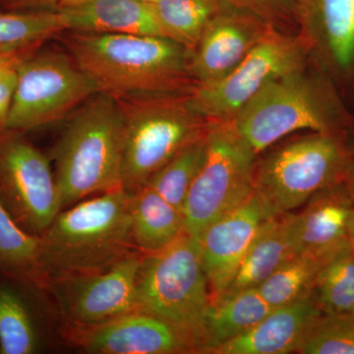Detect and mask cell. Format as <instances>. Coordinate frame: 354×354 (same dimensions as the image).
<instances>
[{
    "instance_id": "7c38bea8",
    "label": "cell",
    "mask_w": 354,
    "mask_h": 354,
    "mask_svg": "<svg viewBox=\"0 0 354 354\" xmlns=\"http://www.w3.org/2000/svg\"><path fill=\"white\" fill-rule=\"evenodd\" d=\"M143 254L135 251L106 271L50 279L64 316L76 326L106 322L137 311L136 281Z\"/></svg>"
},
{
    "instance_id": "d6986e66",
    "label": "cell",
    "mask_w": 354,
    "mask_h": 354,
    "mask_svg": "<svg viewBox=\"0 0 354 354\" xmlns=\"http://www.w3.org/2000/svg\"><path fill=\"white\" fill-rule=\"evenodd\" d=\"M64 32L164 37L153 2L85 0L57 9Z\"/></svg>"
},
{
    "instance_id": "f1b7e54d",
    "label": "cell",
    "mask_w": 354,
    "mask_h": 354,
    "mask_svg": "<svg viewBox=\"0 0 354 354\" xmlns=\"http://www.w3.org/2000/svg\"><path fill=\"white\" fill-rule=\"evenodd\" d=\"M41 237L26 232L0 201V272L39 281Z\"/></svg>"
},
{
    "instance_id": "30bf717a",
    "label": "cell",
    "mask_w": 354,
    "mask_h": 354,
    "mask_svg": "<svg viewBox=\"0 0 354 354\" xmlns=\"http://www.w3.org/2000/svg\"><path fill=\"white\" fill-rule=\"evenodd\" d=\"M310 62L299 32L272 29L225 78L197 85L188 95L191 106L209 122H230L266 85Z\"/></svg>"
},
{
    "instance_id": "ac0fdd59",
    "label": "cell",
    "mask_w": 354,
    "mask_h": 354,
    "mask_svg": "<svg viewBox=\"0 0 354 354\" xmlns=\"http://www.w3.org/2000/svg\"><path fill=\"white\" fill-rule=\"evenodd\" d=\"M322 315L309 298L272 309L255 327L230 339L212 354L299 353L317 319Z\"/></svg>"
},
{
    "instance_id": "5b68a950",
    "label": "cell",
    "mask_w": 354,
    "mask_h": 354,
    "mask_svg": "<svg viewBox=\"0 0 354 354\" xmlns=\"http://www.w3.org/2000/svg\"><path fill=\"white\" fill-rule=\"evenodd\" d=\"M188 95L115 97L124 118L121 187L135 192L185 147L206 136L212 122Z\"/></svg>"
},
{
    "instance_id": "44dd1931",
    "label": "cell",
    "mask_w": 354,
    "mask_h": 354,
    "mask_svg": "<svg viewBox=\"0 0 354 354\" xmlns=\"http://www.w3.org/2000/svg\"><path fill=\"white\" fill-rule=\"evenodd\" d=\"M130 215L133 243L143 255L164 250L184 232L181 212L147 185L132 193Z\"/></svg>"
},
{
    "instance_id": "f546056e",
    "label": "cell",
    "mask_w": 354,
    "mask_h": 354,
    "mask_svg": "<svg viewBox=\"0 0 354 354\" xmlns=\"http://www.w3.org/2000/svg\"><path fill=\"white\" fill-rule=\"evenodd\" d=\"M304 354H354V313L322 314L302 344Z\"/></svg>"
},
{
    "instance_id": "ffe728a7",
    "label": "cell",
    "mask_w": 354,
    "mask_h": 354,
    "mask_svg": "<svg viewBox=\"0 0 354 354\" xmlns=\"http://www.w3.org/2000/svg\"><path fill=\"white\" fill-rule=\"evenodd\" d=\"M292 220L293 214L288 212L272 216L262 223L232 285L220 299L259 288L283 263L297 255L293 244Z\"/></svg>"
},
{
    "instance_id": "8d00e7d4",
    "label": "cell",
    "mask_w": 354,
    "mask_h": 354,
    "mask_svg": "<svg viewBox=\"0 0 354 354\" xmlns=\"http://www.w3.org/2000/svg\"><path fill=\"white\" fill-rule=\"evenodd\" d=\"M81 1H85V0H60V6H70V4L78 3ZM145 1L155 2L156 0H145Z\"/></svg>"
},
{
    "instance_id": "5bb4252c",
    "label": "cell",
    "mask_w": 354,
    "mask_h": 354,
    "mask_svg": "<svg viewBox=\"0 0 354 354\" xmlns=\"http://www.w3.org/2000/svg\"><path fill=\"white\" fill-rule=\"evenodd\" d=\"M272 29L259 16L225 0L192 50L191 72L197 85L225 78Z\"/></svg>"
},
{
    "instance_id": "277c9868",
    "label": "cell",
    "mask_w": 354,
    "mask_h": 354,
    "mask_svg": "<svg viewBox=\"0 0 354 354\" xmlns=\"http://www.w3.org/2000/svg\"><path fill=\"white\" fill-rule=\"evenodd\" d=\"M339 91L312 64L274 79L228 124L256 155L292 133H341L346 124Z\"/></svg>"
},
{
    "instance_id": "7a4b0ae2",
    "label": "cell",
    "mask_w": 354,
    "mask_h": 354,
    "mask_svg": "<svg viewBox=\"0 0 354 354\" xmlns=\"http://www.w3.org/2000/svg\"><path fill=\"white\" fill-rule=\"evenodd\" d=\"M131 199L120 187L62 209L39 236V281L106 271L135 252Z\"/></svg>"
},
{
    "instance_id": "3957f363",
    "label": "cell",
    "mask_w": 354,
    "mask_h": 354,
    "mask_svg": "<svg viewBox=\"0 0 354 354\" xmlns=\"http://www.w3.org/2000/svg\"><path fill=\"white\" fill-rule=\"evenodd\" d=\"M123 147L124 118L120 102L100 91L74 111L53 149L62 209L91 195L121 187Z\"/></svg>"
},
{
    "instance_id": "8fae6325",
    "label": "cell",
    "mask_w": 354,
    "mask_h": 354,
    "mask_svg": "<svg viewBox=\"0 0 354 354\" xmlns=\"http://www.w3.org/2000/svg\"><path fill=\"white\" fill-rule=\"evenodd\" d=\"M0 201L20 227L37 236L62 209L50 158L22 132L0 131Z\"/></svg>"
},
{
    "instance_id": "836d02e7",
    "label": "cell",
    "mask_w": 354,
    "mask_h": 354,
    "mask_svg": "<svg viewBox=\"0 0 354 354\" xmlns=\"http://www.w3.org/2000/svg\"><path fill=\"white\" fill-rule=\"evenodd\" d=\"M26 55H17V53H7V51L0 50V66H3V65L16 62V60L20 59V58L24 57Z\"/></svg>"
},
{
    "instance_id": "7402d4cb",
    "label": "cell",
    "mask_w": 354,
    "mask_h": 354,
    "mask_svg": "<svg viewBox=\"0 0 354 354\" xmlns=\"http://www.w3.org/2000/svg\"><path fill=\"white\" fill-rule=\"evenodd\" d=\"M272 310L258 288L241 291L214 302L207 317L204 353H211L225 342L245 334Z\"/></svg>"
},
{
    "instance_id": "8992f818",
    "label": "cell",
    "mask_w": 354,
    "mask_h": 354,
    "mask_svg": "<svg viewBox=\"0 0 354 354\" xmlns=\"http://www.w3.org/2000/svg\"><path fill=\"white\" fill-rule=\"evenodd\" d=\"M136 295L137 311L176 326L204 353L212 298L197 239L183 232L164 250L143 255Z\"/></svg>"
},
{
    "instance_id": "d590c367",
    "label": "cell",
    "mask_w": 354,
    "mask_h": 354,
    "mask_svg": "<svg viewBox=\"0 0 354 354\" xmlns=\"http://www.w3.org/2000/svg\"><path fill=\"white\" fill-rule=\"evenodd\" d=\"M346 183H348L349 189H351V193H353L354 197V165L353 169H351V174H349L348 180H346Z\"/></svg>"
},
{
    "instance_id": "9c48e42d",
    "label": "cell",
    "mask_w": 354,
    "mask_h": 354,
    "mask_svg": "<svg viewBox=\"0 0 354 354\" xmlns=\"http://www.w3.org/2000/svg\"><path fill=\"white\" fill-rule=\"evenodd\" d=\"M17 86L4 129L25 132L64 120L97 92L99 86L69 53H29L17 64Z\"/></svg>"
},
{
    "instance_id": "83f0119b",
    "label": "cell",
    "mask_w": 354,
    "mask_h": 354,
    "mask_svg": "<svg viewBox=\"0 0 354 354\" xmlns=\"http://www.w3.org/2000/svg\"><path fill=\"white\" fill-rule=\"evenodd\" d=\"M206 156L207 135L174 156L148 179L145 185L155 190L183 214L186 198L201 171Z\"/></svg>"
},
{
    "instance_id": "4dcf8cb0",
    "label": "cell",
    "mask_w": 354,
    "mask_h": 354,
    "mask_svg": "<svg viewBox=\"0 0 354 354\" xmlns=\"http://www.w3.org/2000/svg\"><path fill=\"white\" fill-rule=\"evenodd\" d=\"M250 11L268 24L285 32H297V17L301 0H225Z\"/></svg>"
},
{
    "instance_id": "e575fe53",
    "label": "cell",
    "mask_w": 354,
    "mask_h": 354,
    "mask_svg": "<svg viewBox=\"0 0 354 354\" xmlns=\"http://www.w3.org/2000/svg\"><path fill=\"white\" fill-rule=\"evenodd\" d=\"M348 244L354 256V209L348 225Z\"/></svg>"
},
{
    "instance_id": "9a60e30c",
    "label": "cell",
    "mask_w": 354,
    "mask_h": 354,
    "mask_svg": "<svg viewBox=\"0 0 354 354\" xmlns=\"http://www.w3.org/2000/svg\"><path fill=\"white\" fill-rule=\"evenodd\" d=\"M74 326L73 341L88 353H198L189 335L145 312H130L97 325Z\"/></svg>"
},
{
    "instance_id": "1f68e13d",
    "label": "cell",
    "mask_w": 354,
    "mask_h": 354,
    "mask_svg": "<svg viewBox=\"0 0 354 354\" xmlns=\"http://www.w3.org/2000/svg\"><path fill=\"white\" fill-rule=\"evenodd\" d=\"M20 59L0 66V131L4 130L9 111L12 106L17 86V64Z\"/></svg>"
},
{
    "instance_id": "4fadbf2b",
    "label": "cell",
    "mask_w": 354,
    "mask_h": 354,
    "mask_svg": "<svg viewBox=\"0 0 354 354\" xmlns=\"http://www.w3.org/2000/svg\"><path fill=\"white\" fill-rule=\"evenodd\" d=\"M297 32L337 91H354V0H301Z\"/></svg>"
},
{
    "instance_id": "d4e9b609",
    "label": "cell",
    "mask_w": 354,
    "mask_h": 354,
    "mask_svg": "<svg viewBox=\"0 0 354 354\" xmlns=\"http://www.w3.org/2000/svg\"><path fill=\"white\" fill-rule=\"evenodd\" d=\"M310 299L322 314L354 313V256L349 244L322 266Z\"/></svg>"
},
{
    "instance_id": "603a6c76",
    "label": "cell",
    "mask_w": 354,
    "mask_h": 354,
    "mask_svg": "<svg viewBox=\"0 0 354 354\" xmlns=\"http://www.w3.org/2000/svg\"><path fill=\"white\" fill-rule=\"evenodd\" d=\"M13 281L0 283V353H39L41 335L37 317L25 291Z\"/></svg>"
},
{
    "instance_id": "cb8c5ba5",
    "label": "cell",
    "mask_w": 354,
    "mask_h": 354,
    "mask_svg": "<svg viewBox=\"0 0 354 354\" xmlns=\"http://www.w3.org/2000/svg\"><path fill=\"white\" fill-rule=\"evenodd\" d=\"M223 2L225 0H156L153 3L164 37L192 51Z\"/></svg>"
},
{
    "instance_id": "d6a6232c",
    "label": "cell",
    "mask_w": 354,
    "mask_h": 354,
    "mask_svg": "<svg viewBox=\"0 0 354 354\" xmlns=\"http://www.w3.org/2000/svg\"><path fill=\"white\" fill-rule=\"evenodd\" d=\"M6 6L15 11H55L59 8L60 0H2Z\"/></svg>"
},
{
    "instance_id": "6da1fadb",
    "label": "cell",
    "mask_w": 354,
    "mask_h": 354,
    "mask_svg": "<svg viewBox=\"0 0 354 354\" xmlns=\"http://www.w3.org/2000/svg\"><path fill=\"white\" fill-rule=\"evenodd\" d=\"M67 53L100 91L114 97L188 95L192 51L160 36L67 32Z\"/></svg>"
},
{
    "instance_id": "2e32d148",
    "label": "cell",
    "mask_w": 354,
    "mask_h": 354,
    "mask_svg": "<svg viewBox=\"0 0 354 354\" xmlns=\"http://www.w3.org/2000/svg\"><path fill=\"white\" fill-rule=\"evenodd\" d=\"M274 215L253 193L241 206L205 230L199 243L212 304L218 301L232 285L261 225Z\"/></svg>"
},
{
    "instance_id": "ba28073f",
    "label": "cell",
    "mask_w": 354,
    "mask_h": 354,
    "mask_svg": "<svg viewBox=\"0 0 354 354\" xmlns=\"http://www.w3.org/2000/svg\"><path fill=\"white\" fill-rule=\"evenodd\" d=\"M257 155L227 122H212L207 156L183 209L184 232L200 241L205 230L254 193Z\"/></svg>"
},
{
    "instance_id": "484cf974",
    "label": "cell",
    "mask_w": 354,
    "mask_h": 354,
    "mask_svg": "<svg viewBox=\"0 0 354 354\" xmlns=\"http://www.w3.org/2000/svg\"><path fill=\"white\" fill-rule=\"evenodd\" d=\"M59 32L64 28L57 10L0 12V50L29 55Z\"/></svg>"
},
{
    "instance_id": "4316f807",
    "label": "cell",
    "mask_w": 354,
    "mask_h": 354,
    "mask_svg": "<svg viewBox=\"0 0 354 354\" xmlns=\"http://www.w3.org/2000/svg\"><path fill=\"white\" fill-rule=\"evenodd\" d=\"M328 260L297 254L266 279L258 290L272 309L306 299L311 295L317 274Z\"/></svg>"
},
{
    "instance_id": "52a82bcc",
    "label": "cell",
    "mask_w": 354,
    "mask_h": 354,
    "mask_svg": "<svg viewBox=\"0 0 354 354\" xmlns=\"http://www.w3.org/2000/svg\"><path fill=\"white\" fill-rule=\"evenodd\" d=\"M353 165L341 133L311 132L256 162L254 193L274 215L288 213L319 191L348 180Z\"/></svg>"
},
{
    "instance_id": "e0dca14e",
    "label": "cell",
    "mask_w": 354,
    "mask_h": 354,
    "mask_svg": "<svg viewBox=\"0 0 354 354\" xmlns=\"http://www.w3.org/2000/svg\"><path fill=\"white\" fill-rule=\"evenodd\" d=\"M293 214L292 237L297 254L330 259L348 245V225L354 197L348 183L319 191Z\"/></svg>"
}]
</instances>
